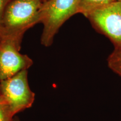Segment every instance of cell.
Masks as SVG:
<instances>
[{"label":"cell","mask_w":121,"mask_h":121,"mask_svg":"<svg viewBox=\"0 0 121 121\" xmlns=\"http://www.w3.org/2000/svg\"><path fill=\"white\" fill-rule=\"evenodd\" d=\"M78 13V0H48L43 3L39 12V23L43 25L42 44L46 47L51 46L62 25Z\"/></svg>","instance_id":"cell-2"},{"label":"cell","mask_w":121,"mask_h":121,"mask_svg":"<svg viewBox=\"0 0 121 121\" xmlns=\"http://www.w3.org/2000/svg\"><path fill=\"white\" fill-rule=\"evenodd\" d=\"M21 45L6 38H0V80L28 69L33 61L26 54L20 53Z\"/></svg>","instance_id":"cell-5"},{"label":"cell","mask_w":121,"mask_h":121,"mask_svg":"<svg viewBox=\"0 0 121 121\" xmlns=\"http://www.w3.org/2000/svg\"><path fill=\"white\" fill-rule=\"evenodd\" d=\"M40 1H41L42 2H43V3H44V2H47V1H48V0H40Z\"/></svg>","instance_id":"cell-10"},{"label":"cell","mask_w":121,"mask_h":121,"mask_svg":"<svg viewBox=\"0 0 121 121\" xmlns=\"http://www.w3.org/2000/svg\"><path fill=\"white\" fill-rule=\"evenodd\" d=\"M107 63L109 68L121 77V47L115 48L107 58Z\"/></svg>","instance_id":"cell-7"},{"label":"cell","mask_w":121,"mask_h":121,"mask_svg":"<svg viewBox=\"0 0 121 121\" xmlns=\"http://www.w3.org/2000/svg\"><path fill=\"white\" fill-rule=\"evenodd\" d=\"M93 26L110 39L115 48L121 47V1H114L88 15Z\"/></svg>","instance_id":"cell-4"},{"label":"cell","mask_w":121,"mask_h":121,"mask_svg":"<svg viewBox=\"0 0 121 121\" xmlns=\"http://www.w3.org/2000/svg\"><path fill=\"white\" fill-rule=\"evenodd\" d=\"M12 0H0V31L1 30V25H2V20L4 12L7 5L10 4Z\"/></svg>","instance_id":"cell-9"},{"label":"cell","mask_w":121,"mask_h":121,"mask_svg":"<svg viewBox=\"0 0 121 121\" xmlns=\"http://www.w3.org/2000/svg\"><path fill=\"white\" fill-rule=\"evenodd\" d=\"M40 0H12L4 12L0 38H6L22 45L25 33L40 22Z\"/></svg>","instance_id":"cell-1"},{"label":"cell","mask_w":121,"mask_h":121,"mask_svg":"<svg viewBox=\"0 0 121 121\" xmlns=\"http://www.w3.org/2000/svg\"><path fill=\"white\" fill-rule=\"evenodd\" d=\"M13 116L6 101L0 95V121H13Z\"/></svg>","instance_id":"cell-8"},{"label":"cell","mask_w":121,"mask_h":121,"mask_svg":"<svg viewBox=\"0 0 121 121\" xmlns=\"http://www.w3.org/2000/svg\"><path fill=\"white\" fill-rule=\"evenodd\" d=\"M78 11L86 17L95 10L114 1V0H78Z\"/></svg>","instance_id":"cell-6"},{"label":"cell","mask_w":121,"mask_h":121,"mask_svg":"<svg viewBox=\"0 0 121 121\" xmlns=\"http://www.w3.org/2000/svg\"><path fill=\"white\" fill-rule=\"evenodd\" d=\"M0 95L6 101L13 116L32 107L35 94L29 85L28 69L0 80Z\"/></svg>","instance_id":"cell-3"},{"label":"cell","mask_w":121,"mask_h":121,"mask_svg":"<svg viewBox=\"0 0 121 121\" xmlns=\"http://www.w3.org/2000/svg\"><path fill=\"white\" fill-rule=\"evenodd\" d=\"M114 1H121V0H114Z\"/></svg>","instance_id":"cell-12"},{"label":"cell","mask_w":121,"mask_h":121,"mask_svg":"<svg viewBox=\"0 0 121 121\" xmlns=\"http://www.w3.org/2000/svg\"><path fill=\"white\" fill-rule=\"evenodd\" d=\"M13 121H20L19 120V118H16L15 119V120Z\"/></svg>","instance_id":"cell-11"}]
</instances>
